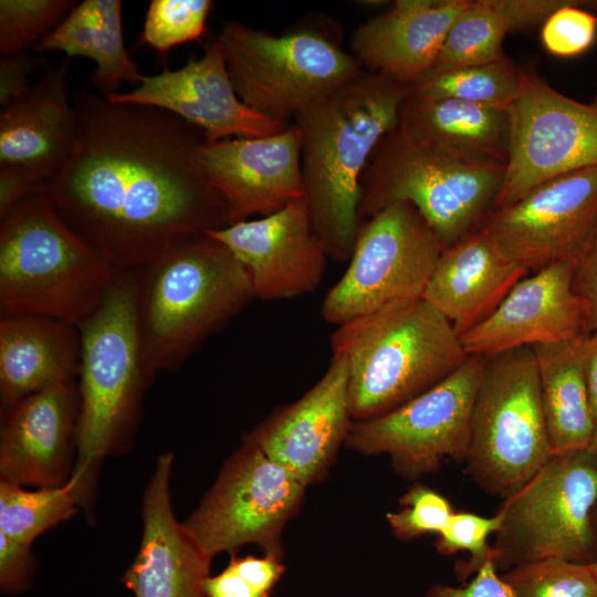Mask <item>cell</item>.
<instances>
[{
  "label": "cell",
  "instance_id": "obj_1",
  "mask_svg": "<svg viewBox=\"0 0 597 597\" xmlns=\"http://www.w3.org/2000/svg\"><path fill=\"white\" fill-rule=\"evenodd\" d=\"M72 150L43 193L60 219L119 271L143 268L207 230L228 224L206 178L202 130L151 107L73 97Z\"/></svg>",
  "mask_w": 597,
  "mask_h": 597
},
{
  "label": "cell",
  "instance_id": "obj_2",
  "mask_svg": "<svg viewBox=\"0 0 597 597\" xmlns=\"http://www.w3.org/2000/svg\"><path fill=\"white\" fill-rule=\"evenodd\" d=\"M411 86L363 70L292 122L301 133L302 175L313 228L327 256L349 260L363 221L360 178L398 124Z\"/></svg>",
  "mask_w": 597,
  "mask_h": 597
},
{
  "label": "cell",
  "instance_id": "obj_3",
  "mask_svg": "<svg viewBox=\"0 0 597 597\" xmlns=\"http://www.w3.org/2000/svg\"><path fill=\"white\" fill-rule=\"evenodd\" d=\"M135 273L140 343L153 378L180 368L254 298L243 265L207 232Z\"/></svg>",
  "mask_w": 597,
  "mask_h": 597
},
{
  "label": "cell",
  "instance_id": "obj_4",
  "mask_svg": "<svg viewBox=\"0 0 597 597\" xmlns=\"http://www.w3.org/2000/svg\"><path fill=\"white\" fill-rule=\"evenodd\" d=\"M331 344L347 363L354 421L417 397L468 357L452 324L423 297L395 301L346 322Z\"/></svg>",
  "mask_w": 597,
  "mask_h": 597
},
{
  "label": "cell",
  "instance_id": "obj_5",
  "mask_svg": "<svg viewBox=\"0 0 597 597\" xmlns=\"http://www.w3.org/2000/svg\"><path fill=\"white\" fill-rule=\"evenodd\" d=\"M78 328L81 411L72 474L81 481L91 506L101 464L107 455L128 448L139 422L144 392L154 380L140 343L135 270L118 272Z\"/></svg>",
  "mask_w": 597,
  "mask_h": 597
},
{
  "label": "cell",
  "instance_id": "obj_6",
  "mask_svg": "<svg viewBox=\"0 0 597 597\" xmlns=\"http://www.w3.org/2000/svg\"><path fill=\"white\" fill-rule=\"evenodd\" d=\"M118 272L60 219L43 192L0 218V317L40 315L78 326Z\"/></svg>",
  "mask_w": 597,
  "mask_h": 597
},
{
  "label": "cell",
  "instance_id": "obj_7",
  "mask_svg": "<svg viewBox=\"0 0 597 597\" xmlns=\"http://www.w3.org/2000/svg\"><path fill=\"white\" fill-rule=\"evenodd\" d=\"M504 170L430 151L396 126L380 140L362 175L358 216L363 221L391 203L408 202L447 249L484 224Z\"/></svg>",
  "mask_w": 597,
  "mask_h": 597
},
{
  "label": "cell",
  "instance_id": "obj_8",
  "mask_svg": "<svg viewBox=\"0 0 597 597\" xmlns=\"http://www.w3.org/2000/svg\"><path fill=\"white\" fill-rule=\"evenodd\" d=\"M553 455L532 347L486 357L472 410L465 473L504 499Z\"/></svg>",
  "mask_w": 597,
  "mask_h": 597
},
{
  "label": "cell",
  "instance_id": "obj_9",
  "mask_svg": "<svg viewBox=\"0 0 597 597\" xmlns=\"http://www.w3.org/2000/svg\"><path fill=\"white\" fill-rule=\"evenodd\" d=\"M596 507L597 458L589 450L553 454L498 511V570L545 558L594 563Z\"/></svg>",
  "mask_w": 597,
  "mask_h": 597
},
{
  "label": "cell",
  "instance_id": "obj_10",
  "mask_svg": "<svg viewBox=\"0 0 597 597\" xmlns=\"http://www.w3.org/2000/svg\"><path fill=\"white\" fill-rule=\"evenodd\" d=\"M217 39L239 98L284 125L363 71L352 53L313 29L276 36L231 21Z\"/></svg>",
  "mask_w": 597,
  "mask_h": 597
},
{
  "label": "cell",
  "instance_id": "obj_11",
  "mask_svg": "<svg viewBox=\"0 0 597 597\" xmlns=\"http://www.w3.org/2000/svg\"><path fill=\"white\" fill-rule=\"evenodd\" d=\"M305 490L291 471L243 439L182 525L211 559L248 544L283 558V532Z\"/></svg>",
  "mask_w": 597,
  "mask_h": 597
},
{
  "label": "cell",
  "instance_id": "obj_12",
  "mask_svg": "<svg viewBox=\"0 0 597 597\" xmlns=\"http://www.w3.org/2000/svg\"><path fill=\"white\" fill-rule=\"evenodd\" d=\"M486 357L471 355L448 377L380 416L353 421L345 444L364 455H387L401 478L417 481L444 459L464 462L475 395Z\"/></svg>",
  "mask_w": 597,
  "mask_h": 597
},
{
  "label": "cell",
  "instance_id": "obj_13",
  "mask_svg": "<svg viewBox=\"0 0 597 597\" xmlns=\"http://www.w3.org/2000/svg\"><path fill=\"white\" fill-rule=\"evenodd\" d=\"M443 248L408 202L362 223L349 264L324 297L323 318L342 325L391 302L423 296Z\"/></svg>",
  "mask_w": 597,
  "mask_h": 597
},
{
  "label": "cell",
  "instance_id": "obj_14",
  "mask_svg": "<svg viewBox=\"0 0 597 597\" xmlns=\"http://www.w3.org/2000/svg\"><path fill=\"white\" fill-rule=\"evenodd\" d=\"M509 117V157L493 210L553 178L597 166V106L574 101L525 73Z\"/></svg>",
  "mask_w": 597,
  "mask_h": 597
},
{
  "label": "cell",
  "instance_id": "obj_15",
  "mask_svg": "<svg viewBox=\"0 0 597 597\" xmlns=\"http://www.w3.org/2000/svg\"><path fill=\"white\" fill-rule=\"evenodd\" d=\"M597 223V166L553 178L491 211L483 227L530 273L575 260Z\"/></svg>",
  "mask_w": 597,
  "mask_h": 597
},
{
  "label": "cell",
  "instance_id": "obj_16",
  "mask_svg": "<svg viewBox=\"0 0 597 597\" xmlns=\"http://www.w3.org/2000/svg\"><path fill=\"white\" fill-rule=\"evenodd\" d=\"M105 98L168 112L202 130L208 143L274 135L289 126L256 113L239 98L217 38L205 44L200 57L180 69L144 75L134 90Z\"/></svg>",
  "mask_w": 597,
  "mask_h": 597
},
{
  "label": "cell",
  "instance_id": "obj_17",
  "mask_svg": "<svg viewBox=\"0 0 597 597\" xmlns=\"http://www.w3.org/2000/svg\"><path fill=\"white\" fill-rule=\"evenodd\" d=\"M206 232L243 265L254 298L277 301L308 294L325 273L328 256L305 198L271 214Z\"/></svg>",
  "mask_w": 597,
  "mask_h": 597
},
{
  "label": "cell",
  "instance_id": "obj_18",
  "mask_svg": "<svg viewBox=\"0 0 597 597\" xmlns=\"http://www.w3.org/2000/svg\"><path fill=\"white\" fill-rule=\"evenodd\" d=\"M198 160L227 206L228 224L305 197L301 133L293 123L274 135L205 142Z\"/></svg>",
  "mask_w": 597,
  "mask_h": 597
},
{
  "label": "cell",
  "instance_id": "obj_19",
  "mask_svg": "<svg viewBox=\"0 0 597 597\" xmlns=\"http://www.w3.org/2000/svg\"><path fill=\"white\" fill-rule=\"evenodd\" d=\"M353 421L347 363L333 354L327 370L307 392L279 408L244 439L307 488L326 476Z\"/></svg>",
  "mask_w": 597,
  "mask_h": 597
},
{
  "label": "cell",
  "instance_id": "obj_20",
  "mask_svg": "<svg viewBox=\"0 0 597 597\" xmlns=\"http://www.w3.org/2000/svg\"><path fill=\"white\" fill-rule=\"evenodd\" d=\"M80 411L75 381L1 408L0 480L35 488L65 483L75 465Z\"/></svg>",
  "mask_w": 597,
  "mask_h": 597
},
{
  "label": "cell",
  "instance_id": "obj_21",
  "mask_svg": "<svg viewBox=\"0 0 597 597\" xmlns=\"http://www.w3.org/2000/svg\"><path fill=\"white\" fill-rule=\"evenodd\" d=\"M573 268L564 260L519 281L488 318L460 335L467 355L492 357L586 334Z\"/></svg>",
  "mask_w": 597,
  "mask_h": 597
},
{
  "label": "cell",
  "instance_id": "obj_22",
  "mask_svg": "<svg viewBox=\"0 0 597 597\" xmlns=\"http://www.w3.org/2000/svg\"><path fill=\"white\" fill-rule=\"evenodd\" d=\"M174 455L160 454L143 496V535L121 580L135 597H206L211 558L178 522L170 496Z\"/></svg>",
  "mask_w": 597,
  "mask_h": 597
},
{
  "label": "cell",
  "instance_id": "obj_23",
  "mask_svg": "<svg viewBox=\"0 0 597 597\" xmlns=\"http://www.w3.org/2000/svg\"><path fill=\"white\" fill-rule=\"evenodd\" d=\"M471 0H398L350 40L363 70L412 86L433 67L447 34Z\"/></svg>",
  "mask_w": 597,
  "mask_h": 597
},
{
  "label": "cell",
  "instance_id": "obj_24",
  "mask_svg": "<svg viewBox=\"0 0 597 597\" xmlns=\"http://www.w3.org/2000/svg\"><path fill=\"white\" fill-rule=\"evenodd\" d=\"M70 65L66 57L46 66L23 95L0 112V165L23 168L45 185L69 157L75 139Z\"/></svg>",
  "mask_w": 597,
  "mask_h": 597
},
{
  "label": "cell",
  "instance_id": "obj_25",
  "mask_svg": "<svg viewBox=\"0 0 597 597\" xmlns=\"http://www.w3.org/2000/svg\"><path fill=\"white\" fill-rule=\"evenodd\" d=\"M528 273L482 226L442 250L422 297L462 335L488 318Z\"/></svg>",
  "mask_w": 597,
  "mask_h": 597
},
{
  "label": "cell",
  "instance_id": "obj_26",
  "mask_svg": "<svg viewBox=\"0 0 597 597\" xmlns=\"http://www.w3.org/2000/svg\"><path fill=\"white\" fill-rule=\"evenodd\" d=\"M397 129L416 145L462 164L505 167L507 161L509 111L410 91Z\"/></svg>",
  "mask_w": 597,
  "mask_h": 597
},
{
  "label": "cell",
  "instance_id": "obj_27",
  "mask_svg": "<svg viewBox=\"0 0 597 597\" xmlns=\"http://www.w3.org/2000/svg\"><path fill=\"white\" fill-rule=\"evenodd\" d=\"M78 326L40 315L0 317V399L7 408L27 396L78 378Z\"/></svg>",
  "mask_w": 597,
  "mask_h": 597
},
{
  "label": "cell",
  "instance_id": "obj_28",
  "mask_svg": "<svg viewBox=\"0 0 597 597\" xmlns=\"http://www.w3.org/2000/svg\"><path fill=\"white\" fill-rule=\"evenodd\" d=\"M122 10L121 0H84L32 50L36 53L59 51L69 59L94 61L96 69L90 81L104 97L118 93L124 82L137 86L144 75L127 53Z\"/></svg>",
  "mask_w": 597,
  "mask_h": 597
},
{
  "label": "cell",
  "instance_id": "obj_29",
  "mask_svg": "<svg viewBox=\"0 0 597 597\" xmlns=\"http://www.w3.org/2000/svg\"><path fill=\"white\" fill-rule=\"evenodd\" d=\"M585 336L532 346L553 454L588 450L595 432L585 374Z\"/></svg>",
  "mask_w": 597,
  "mask_h": 597
},
{
  "label": "cell",
  "instance_id": "obj_30",
  "mask_svg": "<svg viewBox=\"0 0 597 597\" xmlns=\"http://www.w3.org/2000/svg\"><path fill=\"white\" fill-rule=\"evenodd\" d=\"M88 502L77 476L54 486L28 490L0 480V532L32 545L35 538L62 522Z\"/></svg>",
  "mask_w": 597,
  "mask_h": 597
},
{
  "label": "cell",
  "instance_id": "obj_31",
  "mask_svg": "<svg viewBox=\"0 0 597 597\" xmlns=\"http://www.w3.org/2000/svg\"><path fill=\"white\" fill-rule=\"evenodd\" d=\"M525 73L510 59L429 73L411 86L427 98H454L509 111L523 85Z\"/></svg>",
  "mask_w": 597,
  "mask_h": 597
},
{
  "label": "cell",
  "instance_id": "obj_32",
  "mask_svg": "<svg viewBox=\"0 0 597 597\" xmlns=\"http://www.w3.org/2000/svg\"><path fill=\"white\" fill-rule=\"evenodd\" d=\"M506 33L507 27L490 0L471 1L450 28L429 73L486 64L502 59Z\"/></svg>",
  "mask_w": 597,
  "mask_h": 597
},
{
  "label": "cell",
  "instance_id": "obj_33",
  "mask_svg": "<svg viewBox=\"0 0 597 597\" xmlns=\"http://www.w3.org/2000/svg\"><path fill=\"white\" fill-rule=\"evenodd\" d=\"M512 597H597V566L561 558L523 563L500 574Z\"/></svg>",
  "mask_w": 597,
  "mask_h": 597
},
{
  "label": "cell",
  "instance_id": "obj_34",
  "mask_svg": "<svg viewBox=\"0 0 597 597\" xmlns=\"http://www.w3.org/2000/svg\"><path fill=\"white\" fill-rule=\"evenodd\" d=\"M75 4L72 0H1V54L33 49L66 18Z\"/></svg>",
  "mask_w": 597,
  "mask_h": 597
},
{
  "label": "cell",
  "instance_id": "obj_35",
  "mask_svg": "<svg viewBox=\"0 0 597 597\" xmlns=\"http://www.w3.org/2000/svg\"><path fill=\"white\" fill-rule=\"evenodd\" d=\"M212 9L210 0H151L139 44L165 55L170 49L202 36Z\"/></svg>",
  "mask_w": 597,
  "mask_h": 597
},
{
  "label": "cell",
  "instance_id": "obj_36",
  "mask_svg": "<svg viewBox=\"0 0 597 597\" xmlns=\"http://www.w3.org/2000/svg\"><path fill=\"white\" fill-rule=\"evenodd\" d=\"M500 525L499 513L493 516H481L471 512L454 511L437 534L434 547L442 555L464 551L470 553L468 562H459L455 566L458 578L465 579L493 557L492 545L488 540L499 531Z\"/></svg>",
  "mask_w": 597,
  "mask_h": 597
},
{
  "label": "cell",
  "instance_id": "obj_37",
  "mask_svg": "<svg viewBox=\"0 0 597 597\" xmlns=\"http://www.w3.org/2000/svg\"><path fill=\"white\" fill-rule=\"evenodd\" d=\"M399 504L402 509L388 512L386 520L395 537L404 542L438 534L454 512L446 496L421 483L410 486Z\"/></svg>",
  "mask_w": 597,
  "mask_h": 597
},
{
  "label": "cell",
  "instance_id": "obj_38",
  "mask_svg": "<svg viewBox=\"0 0 597 597\" xmlns=\"http://www.w3.org/2000/svg\"><path fill=\"white\" fill-rule=\"evenodd\" d=\"M569 1L543 23L541 38L545 49L558 56L576 55L594 41L597 19Z\"/></svg>",
  "mask_w": 597,
  "mask_h": 597
},
{
  "label": "cell",
  "instance_id": "obj_39",
  "mask_svg": "<svg viewBox=\"0 0 597 597\" xmlns=\"http://www.w3.org/2000/svg\"><path fill=\"white\" fill-rule=\"evenodd\" d=\"M573 287L585 316V333L597 329V223L574 260Z\"/></svg>",
  "mask_w": 597,
  "mask_h": 597
},
{
  "label": "cell",
  "instance_id": "obj_40",
  "mask_svg": "<svg viewBox=\"0 0 597 597\" xmlns=\"http://www.w3.org/2000/svg\"><path fill=\"white\" fill-rule=\"evenodd\" d=\"M31 546L0 532V589L3 594L17 595L31 586L35 568Z\"/></svg>",
  "mask_w": 597,
  "mask_h": 597
},
{
  "label": "cell",
  "instance_id": "obj_41",
  "mask_svg": "<svg viewBox=\"0 0 597 597\" xmlns=\"http://www.w3.org/2000/svg\"><path fill=\"white\" fill-rule=\"evenodd\" d=\"M41 67V59L25 52L0 56V105L7 106L32 85L31 76Z\"/></svg>",
  "mask_w": 597,
  "mask_h": 597
},
{
  "label": "cell",
  "instance_id": "obj_42",
  "mask_svg": "<svg viewBox=\"0 0 597 597\" xmlns=\"http://www.w3.org/2000/svg\"><path fill=\"white\" fill-rule=\"evenodd\" d=\"M422 597H512L502 580L493 559L490 558L464 587L432 584Z\"/></svg>",
  "mask_w": 597,
  "mask_h": 597
},
{
  "label": "cell",
  "instance_id": "obj_43",
  "mask_svg": "<svg viewBox=\"0 0 597 597\" xmlns=\"http://www.w3.org/2000/svg\"><path fill=\"white\" fill-rule=\"evenodd\" d=\"M503 19L509 32L526 29L545 22L557 9L567 4L565 0H490Z\"/></svg>",
  "mask_w": 597,
  "mask_h": 597
},
{
  "label": "cell",
  "instance_id": "obj_44",
  "mask_svg": "<svg viewBox=\"0 0 597 597\" xmlns=\"http://www.w3.org/2000/svg\"><path fill=\"white\" fill-rule=\"evenodd\" d=\"M45 184L32 172L0 165V218L30 196L44 191Z\"/></svg>",
  "mask_w": 597,
  "mask_h": 597
},
{
  "label": "cell",
  "instance_id": "obj_45",
  "mask_svg": "<svg viewBox=\"0 0 597 597\" xmlns=\"http://www.w3.org/2000/svg\"><path fill=\"white\" fill-rule=\"evenodd\" d=\"M205 594L206 597H271V594L248 580L229 563L219 574L208 577Z\"/></svg>",
  "mask_w": 597,
  "mask_h": 597
},
{
  "label": "cell",
  "instance_id": "obj_46",
  "mask_svg": "<svg viewBox=\"0 0 597 597\" xmlns=\"http://www.w3.org/2000/svg\"><path fill=\"white\" fill-rule=\"evenodd\" d=\"M584 360L591 410L597 425V329L585 336Z\"/></svg>",
  "mask_w": 597,
  "mask_h": 597
},
{
  "label": "cell",
  "instance_id": "obj_47",
  "mask_svg": "<svg viewBox=\"0 0 597 597\" xmlns=\"http://www.w3.org/2000/svg\"><path fill=\"white\" fill-rule=\"evenodd\" d=\"M588 450L597 458V425Z\"/></svg>",
  "mask_w": 597,
  "mask_h": 597
},
{
  "label": "cell",
  "instance_id": "obj_48",
  "mask_svg": "<svg viewBox=\"0 0 597 597\" xmlns=\"http://www.w3.org/2000/svg\"><path fill=\"white\" fill-rule=\"evenodd\" d=\"M595 524H596V528H597V507H596V511H595ZM594 564L597 566V558L594 562Z\"/></svg>",
  "mask_w": 597,
  "mask_h": 597
},
{
  "label": "cell",
  "instance_id": "obj_49",
  "mask_svg": "<svg viewBox=\"0 0 597 597\" xmlns=\"http://www.w3.org/2000/svg\"><path fill=\"white\" fill-rule=\"evenodd\" d=\"M589 3H591V6H594V7H597V1H591Z\"/></svg>",
  "mask_w": 597,
  "mask_h": 597
}]
</instances>
